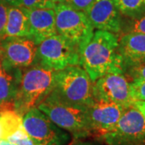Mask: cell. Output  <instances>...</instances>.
Segmentation results:
<instances>
[{
  "mask_svg": "<svg viewBox=\"0 0 145 145\" xmlns=\"http://www.w3.org/2000/svg\"><path fill=\"white\" fill-rule=\"evenodd\" d=\"M119 35L97 30L81 54V65L93 82L115 69L122 68L118 52Z\"/></svg>",
  "mask_w": 145,
  "mask_h": 145,
  "instance_id": "cell-1",
  "label": "cell"
},
{
  "mask_svg": "<svg viewBox=\"0 0 145 145\" xmlns=\"http://www.w3.org/2000/svg\"><path fill=\"white\" fill-rule=\"evenodd\" d=\"M55 72L37 64L22 69L14 102L17 114L23 117L46 99L53 88Z\"/></svg>",
  "mask_w": 145,
  "mask_h": 145,
  "instance_id": "cell-2",
  "label": "cell"
},
{
  "mask_svg": "<svg viewBox=\"0 0 145 145\" xmlns=\"http://www.w3.org/2000/svg\"><path fill=\"white\" fill-rule=\"evenodd\" d=\"M93 82L80 65H72L56 71L51 96L63 103L88 107L94 102Z\"/></svg>",
  "mask_w": 145,
  "mask_h": 145,
  "instance_id": "cell-3",
  "label": "cell"
},
{
  "mask_svg": "<svg viewBox=\"0 0 145 145\" xmlns=\"http://www.w3.org/2000/svg\"><path fill=\"white\" fill-rule=\"evenodd\" d=\"M37 108L57 126L70 132L75 138L92 135L87 115L88 107L65 103L48 94Z\"/></svg>",
  "mask_w": 145,
  "mask_h": 145,
  "instance_id": "cell-4",
  "label": "cell"
},
{
  "mask_svg": "<svg viewBox=\"0 0 145 145\" xmlns=\"http://www.w3.org/2000/svg\"><path fill=\"white\" fill-rule=\"evenodd\" d=\"M54 10L57 34L75 47L81 55L93 35V27L86 13L63 3H59Z\"/></svg>",
  "mask_w": 145,
  "mask_h": 145,
  "instance_id": "cell-5",
  "label": "cell"
},
{
  "mask_svg": "<svg viewBox=\"0 0 145 145\" xmlns=\"http://www.w3.org/2000/svg\"><path fill=\"white\" fill-rule=\"evenodd\" d=\"M34 64L52 71H60L72 65L81 66V55L70 43L56 35L38 44Z\"/></svg>",
  "mask_w": 145,
  "mask_h": 145,
  "instance_id": "cell-6",
  "label": "cell"
},
{
  "mask_svg": "<svg viewBox=\"0 0 145 145\" xmlns=\"http://www.w3.org/2000/svg\"><path fill=\"white\" fill-rule=\"evenodd\" d=\"M99 139L108 145H145V117L132 105L114 128Z\"/></svg>",
  "mask_w": 145,
  "mask_h": 145,
  "instance_id": "cell-7",
  "label": "cell"
},
{
  "mask_svg": "<svg viewBox=\"0 0 145 145\" xmlns=\"http://www.w3.org/2000/svg\"><path fill=\"white\" fill-rule=\"evenodd\" d=\"M23 127L35 145H65L69 135L37 107L23 116Z\"/></svg>",
  "mask_w": 145,
  "mask_h": 145,
  "instance_id": "cell-8",
  "label": "cell"
},
{
  "mask_svg": "<svg viewBox=\"0 0 145 145\" xmlns=\"http://www.w3.org/2000/svg\"><path fill=\"white\" fill-rule=\"evenodd\" d=\"M94 100L111 102L125 108L133 105L131 82L126 77L122 68H118L105 74L93 82Z\"/></svg>",
  "mask_w": 145,
  "mask_h": 145,
  "instance_id": "cell-9",
  "label": "cell"
},
{
  "mask_svg": "<svg viewBox=\"0 0 145 145\" xmlns=\"http://www.w3.org/2000/svg\"><path fill=\"white\" fill-rule=\"evenodd\" d=\"M37 44L29 38L7 37L0 41V59L4 69H23L36 61Z\"/></svg>",
  "mask_w": 145,
  "mask_h": 145,
  "instance_id": "cell-10",
  "label": "cell"
},
{
  "mask_svg": "<svg viewBox=\"0 0 145 145\" xmlns=\"http://www.w3.org/2000/svg\"><path fill=\"white\" fill-rule=\"evenodd\" d=\"M126 109L114 103L94 100L87 109L91 134L99 138L108 133L117 124Z\"/></svg>",
  "mask_w": 145,
  "mask_h": 145,
  "instance_id": "cell-11",
  "label": "cell"
},
{
  "mask_svg": "<svg viewBox=\"0 0 145 145\" xmlns=\"http://www.w3.org/2000/svg\"><path fill=\"white\" fill-rule=\"evenodd\" d=\"M86 15L93 28L121 34L123 19L114 0H95Z\"/></svg>",
  "mask_w": 145,
  "mask_h": 145,
  "instance_id": "cell-12",
  "label": "cell"
},
{
  "mask_svg": "<svg viewBox=\"0 0 145 145\" xmlns=\"http://www.w3.org/2000/svg\"><path fill=\"white\" fill-rule=\"evenodd\" d=\"M26 10L29 24V39L37 45L48 38L57 35L54 9H26Z\"/></svg>",
  "mask_w": 145,
  "mask_h": 145,
  "instance_id": "cell-13",
  "label": "cell"
},
{
  "mask_svg": "<svg viewBox=\"0 0 145 145\" xmlns=\"http://www.w3.org/2000/svg\"><path fill=\"white\" fill-rule=\"evenodd\" d=\"M118 52L121 58L122 69L145 61V34L138 32L121 34Z\"/></svg>",
  "mask_w": 145,
  "mask_h": 145,
  "instance_id": "cell-14",
  "label": "cell"
},
{
  "mask_svg": "<svg viewBox=\"0 0 145 145\" xmlns=\"http://www.w3.org/2000/svg\"><path fill=\"white\" fill-rule=\"evenodd\" d=\"M22 74V69H4L0 73V113L15 110L14 102Z\"/></svg>",
  "mask_w": 145,
  "mask_h": 145,
  "instance_id": "cell-15",
  "label": "cell"
},
{
  "mask_svg": "<svg viewBox=\"0 0 145 145\" xmlns=\"http://www.w3.org/2000/svg\"><path fill=\"white\" fill-rule=\"evenodd\" d=\"M7 37L29 38V24L26 9L18 6H9L6 25Z\"/></svg>",
  "mask_w": 145,
  "mask_h": 145,
  "instance_id": "cell-16",
  "label": "cell"
},
{
  "mask_svg": "<svg viewBox=\"0 0 145 145\" xmlns=\"http://www.w3.org/2000/svg\"><path fill=\"white\" fill-rule=\"evenodd\" d=\"M121 16L135 19L145 14V0H114Z\"/></svg>",
  "mask_w": 145,
  "mask_h": 145,
  "instance_id": "cell-17",
  "label": "cell"
},
{
  "mask_svg": "<svg viewBox=\"0 0 145 145\" xmlns=\"http://www.w3.org/2000/svg\"><path fill=\"white\" fill-rule=\"evenodd\" d=\"M0 125L3 132V140L23 127V117L15 110H6L0 113Z\"/></svg>",
  "mask_w": 145,
  "mask_h": 145,
  "instance_id": "cell-18",
  "label": "cell"
},
{
  "mask_svg": "<svg viewBox=\"0 0 145 145\" xmlns=\"http://www.w3.org/2000/svg\"><path fill=\"white\" fill-rule=\"evenodd\" d=\"M127 32H138L145 34V14L135 19H128L127 21H122L121 34Z\"/></svg>",
  "mask_w": 145,
  "mask_h": 145,
  "instance_id": "cell-19",
  "label": "cell"
},
{
  "mask_svg": "<svg viewBox=\"0 0 145 145\" xmlns=\"http://www.w3.org/2000/svg\"><path fill=\"white\" fill-rule=\"evenodd\" d=\"M123 71L130 82L145 81V61L123 68Z\"/></svg>",
  "mask_w": 145,
  "mask_h": 145,
  "instance_id": "cell-20",
  "label": "cell"
},
{
  "mask_svg": "<svg viewBox=\"0 0 145 145\" xmlns=\"http://www.w3.org/2000/svg\"><path fill=\"white\" fill-rule=\"evenodd\" d=\"M61 0H20V7L31 9H55Z\"/></svg>",
  "mask_w": 145,
  "mask_h": 145,
  "instance_id": "cell-21",
  "label": "cell"
},
{
  "mask_svg": "<svg viewBox=\"0 0 145 145\" xmlns=\"http://www.w3.org/2000/svg\"><path fill=\"white\" fill-rule=\"evenodd\" d=\"M6 140L16 145H35L30 136L27 134L24 127L16 130L15 132L9 135Z\"/></svg>",
  "mask_w": 145,
  "mask_h": 145,
  "instance_id": "cell-22",
  "label": "cell"
},
{
  "mask_svg": "<svg viewBox=\"0 0 145 145\" xmlns=\"http://www.w3.org/2000/svg\"><path fill=\"white\" fill-rule=\"evenodd\" d=\"M95 0H61V3L75 10L86 12Z\"/></svg>",
  "mask_w": 145,
  "mask_h": 145,
  "instance_id": "cell-23",
  "label": "cell"
},
{
  "mask_svg": "<svg viewBox=\"0 0 145 145\" xmlns=\"http://www.w3.org/2000/svg\"><path fill=\"white\" fill-rule=\"evenodd\" d=\"M131 88L135 101H145V81L131 82Z\"/></svg>",
  "mask_w": 145,
  "mask_h": 145,
  "instance_id": "cell-24",
  "label": "cell"
},
{
  "mask_svg": "<svg viewBox=\"0 0 145 145\" xmlns=\"http://www.w3.org/2000/svg\"><path fill=\"white\" fill-rule=\"evenodd\" d=\"M8 7V4L0 1V41L6 38V25L7 21Z\"/></svg>",
  "mask_w": 145,
  "mask_h": 145,
  "instance_id": "cell-25",
  "label": "cell"
},
{
  "mask_svg": "<svg viewBox=\"0 0 145 145\" xmlns=\"http://www.w3.org/2000/svg\"><path fill=\"white\" fill-rule=\"evenodd\" d=\"M133 106L135 108L138 109L145 117V101H135L133 103Z\"/></svg>",
  "mask_w": 145,
  "mask_h": 145,
  "instance_id": "cell-26",
  "label": "cell"
},
{
  "mask_svg": "<svg viewBox=\"0 0 145 145\" xmlns=\"http://www.w3.org/2000/svg\"><path fill=\"white\" fill-rule=\"evenodd\" d=\"M1 2H3L9 6H20V0H0Z\"/></svg>",
  "mask_w": 145,
  "mask_h": 145,
  "instance_id": "cell-27",
  "label": "cell"
},
{
  "mask_svg": "<svg viewBox=\"0 0 145 145\" xmlns=\"http://www.w3.org/2000/svg\"><path fill=\"white\" fill-rule=\"evenodd\" d=\"M0 145H16L14 144H11L10 142H8L7 140H1L0 141Z\"/></svg>",
  "mask_w": 145,
  "mask_h": 145,
  "instance_id": "cell-28",
  "label": "cell"
},
{
  "mask_svg": "<svg viewBox=\"0 0 145 145\" xmlns=\"http://www.w3.org/2000/svg\"><path fill=\"white\" fill-rule=\"evenodd\" d=\"M1 140H3V129H2V127L0 125V141Z\"/></svg>",
  "mask_w": 145,
  "mask_h": 145,
  "instance_id": "cell-29",
  "label": "cell"
},
{
  "mask_svg": "<svg viewBox=\"0 0 145 145\" xmlns=\"http://www.w3.org/2000/svg\"><path fill=\"white\" fill-rule=\"evenodd\" d=\"M76 145H93L91 144H89V143H79L78 144Z\"/></svg>",
  "mask_w": 145,
  "mask_h": 145,
  "instance_id": "cell-30",
  "label": "cell"
},
{
  "mask_svg": "<svg viewBox=\"0 0 145 145\" xmlns=\"http://www.w3.org/2000/svg\"><path fill=\"white\" fill-rule=\"evenodd\" d=\"M2 69H3V66H2V62H1V59H0V73L2 72Z\"/></svg>",
  "mask_w": 145,
  "mask_h": 145,
  "instance_id": "cell-31",
  "label": "cell"
}]
</instances>
